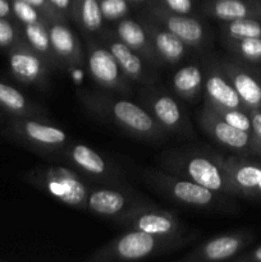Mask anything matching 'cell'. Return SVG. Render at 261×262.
I'll return each mask as SVG.
<instances>
[{"label": "cell", "mask_w": 261, "mask_h": 262, "mask_svg": "<svg viewBox=\"0 0 261 262\" xmlns=\"http://www.w3.org/2000/svg\"><path fill=\"white\" fill-rule=\"evenodd\" d=\"M78 100L90 114L112 123L137 140L159 143L169 137L141 104L105 92L83 91L79 94Z\"/></svg>", "instance_id": "cell-1"}, {"label": "cell", "mask_w": 261, "mask_h": 262, "mask_svg": "<svg viewBox=\"0 0 261 262\" xmlns=\"http://www.w3.org/2000/svg\"><path fill=\"white\" fill-rule=\"evenodd\" d=\"M224 159L222 154L207 147L186 146L161 152L158 156V164L168 173L196 182L217 193L232 196Z\"/></svg>", "instance_id": "cell-2"}, {"label": "cell", "mask_w": 261, "mask_h": 262, "mask_svg": "<svg viewBox=\"0 0 261 262\" xmlns=\"http://www.w3.org/2000/svg\"><path fill=\"white\" fill-rule=\"evenodd\" d=\"M194 233L182 237H163L140 230H125L86 257L87 262H127L160 257L191 245Z\"/></svg>", "instance_id": "cell-3"}, {"label": "cell", "mask_w": 261, "mask_h": 262, "mask_svg": "<svg viewBox=\"0 0 261 262\" xmlns=\"http://www.w3.org/2000/svg\"><path fill=\"white\" fill-rule=\"evenodd\" d=\"M142 177L148 188L174 204L219 214L235 210L234 202L232 201L233 196L217 193L196 182L177 177L163 169L147 168L142 171Z\"/></svg>", "instance_id": "cell-4"}, {"label": "cell", "mask_w": 261, "mask_h": 262, "mask_svg": "<svg viewBox=\"0 0 261 262\" xmlns=\"http://www.w3.org/2000/svg\"><path fill=\"white\" fill-rule=\"evenodd\" d=\"M0 133L12 142L37 154L45 159L56 160L71 137L63 128L49 119L5 117L0 124Z\"/></svg>", "instance_id": "cell-5"}, {"label": "cell", "mask_w": 261, "mask_h": 262, "mask_svg": "<svg viewBox=\"0 0 261 262\" xmlns=\"http://www.w3.org/2000/svg\"><path fill=\"white\" fill-rule=\"evenodd\" d=\"M25 181L63 205L86 211L91 183L63 164L33 166L25 174Z\"/></svg>", "instance_id": "cell-6"}, {"label": "cell", "mask_w": 261, "mask_h": 262, "mask_svg": "<svg viewBox=\"0 0 261 262\" xmlns=\"http://www.w3.org/2000/svg\"><path fill=\"white\" fill-rule=\"evenodd\" d=\"M56 160L79 174L89 183L112 187L127 186L124 174L112 160L83 143L71 141Z\"/></svg>", "instance_id": "cell-7"}, {"label": "cell", "mask_w": 261, "mask_h": 262, "mask_svg": "<svg viewBox=\"0 0 261 262\" xmlns=\"http://www.w3.org/2000/svg\"><path fill=\"white\" fill-rule=\"evenodd\" d=\"M140 102L169 136L191 138L194 136L191 120L178 99L159 87L143 86Z\"/></svg>", "instance_id": "cell-8"}, {"label": "cell", "mask_w": 261, "mask_h": 262, "mask_svg": "<svg viewBox=\"0 0 261 262\" xmlns=\"http://www.w3.org/2000/svg\"><path fill=\"white\" fill-rule=\"evenodd\" d=\"M86 67L92 81L101 89L117 94L129 95L132 82L124 76L119 64L97 36H83Z\"/></svg>", "instance_id": "cell-9"}, {"label": "cell", "mask_w": 261, "mask_h": 262, "mask_svg": "<svg viewBox=\"0 0 261 262\" xmlns=\"http://www.w3.org/2000/svg\"><path fill=\"white\" fill-rule=\"evenodd\" d=\"M171 33L181 38L191 50L204 53L211 45V32L204 20L194 14H181L160 7L150 0L145 12Z\"/></svg>", "instance_id": "cell-10"}, {"label": "cell", "mask_w": 261, "mask_h": 262, "mask_svg": "<svg viewBox=\"0 0 261 262\" xmlns=\"http://www.w3.org/2000/svg\"><path fill=\"white\" fill-rule=\"evenodd\" d=\"M114 223L124 230H140L163 237H182L187 234L186 228L174 212L161 209L151 201L125 212Z\"/></svg>", "instance_id": "cell-11"}, {"label": "cell", "mask_w": 261, "mask_h": 262, "mask_svg": "<svg viewBox=\"0 0 261 262\" xmlns=\"http://www.w3.org/2000/svg\"><path fill=\"white\" fill-rule=\"evenodd\" d=\"M150 200L129 187L95 186L90 187L86 201V211L96 216L112 219L113 222Z\"/></svg>", "instance_id": "cell-12"}, {"label": "cell", "mask_w": 261, "mask_h": 262, "mask_svg": "<svg viewBox=\"0 0 261 262\" xmlns=\"http://www.w3.org/2000/svg\"><path fill=\"white\" fill-rule=\"evenodd\" d=\"M197 123L207 137L222 147L232 151L234 155L253 156L251 132L230 125L206 105H202L197 113Z\"/></svg>", "instance_id": "cell-13"}, {"label": "cell", "mask_w": 261, "mask_h": 262, "mask_svg": "<svg viewBox=\"0 0 261 262\" xmlns=\"http://www.w3.org/2000/svg\"><path fill=\"white\" fill-rule=\"evenodd\" d=\"M8 66L17 81L46 91L50 87L51 67L25 40L8 50Z\"/></svg>", "instance_id": "cell-14"}, {"label": "cell", "mask_w": 261, "mask_h": 262, "mask_svg": "<svg viewBox=\"0 0 261 262\" xmlns=\"http://www.w3.org/2000/svg\"><path fill=\"white\" fill-rule=\"evenodd\" d=\"M255 239V234L251 230H237L215 235L186 255L178 258L181 262H219L232 261L247 246Z\"/></svg>", "instance_id": "cell-15"}, {"label": "cell", "mask_w": 261, "mask_h": 262, "mask_svg": "<svg viewBox=\"0 0 261 262\" xmlns=\"http://www.w3.org/2000/svg\"><path fill=\"white\" fill-rule=\"evenodd\" d=\"M97 37L113 54L124 76L132 83L141 84V86H151L155 83L156 74L154 72L155 68L143 60L138 54L130 50L123 41H120L114 31L105 26Z\"/></svg>", "instance_id": "cell-16"}, {"label": "cell", "mask_w": 261, "mask_h": 262, "mask_svg": "<svg viewBox=\"0 0 261 262\" xmlns=\"http://www.w3.org/2000/svg\"><path fill=\"white\" fill-rule=\"evenodd\" d=\"M219 61L247 112L261 110V68L230 55Z\"/></svg>", "instance_id": "cell-17"}, {"label": "cell", "mask_w": 261, "mask_h": 262, "mask_svg": "<svg viewBox=\"0 0 261 262\" xmlns=\"http://www.w3.org/2000/svg\"><path fill=\"white\" fill-rule=\"evenodd\" d=\"M224 166L233 197L261 201V160L253 156H225Z\"/></svg>", "instance_id": "cell-18"}, {"label": "cell", "mask_w": 261, "mask_h": 262, "mask_svg": "<svg viewBox=\"0 0 261 262\" xmlns=\"http://www.w3.org/2000/svg\"><path fill=\"white\" fill-rule=\"evenodd\" d=\"M204 105L217 109L247 110L238 96L225 72L220 66L219 59H209L205 66Z\"/></svg>", "instance_id": "cell-19"}, {"label": "cell", "mask_w": 261, "mask_h": 262, "mask_svg": "<svg viewBox=\"0 0 261 262\" xmlns=\"http://www.w3.org/2000/svg\"><path fill=\"white\" fill-rule=\"evenodd\" d=\"M49 36L54 54L60 64L61 71H73L86 66L84 48L76 33L66 20L49 22Z\"/></svg>", "instance_id": "cell-20"}, {"label": "cell", "mask_w": 261, "mask_h": 262, "mask_svg": "<svg viewBox=\"0 0 261 262\" xmlns=\"http://www.w3.org/2000/svg\"><path fill=\"white\" fill-rule=\"evenodd\" d=\"M138 19L147 31L156 55L163 66H174L181 63L186 58L191 49L181 38L177 37L168 28L161 26L158 20L151 18L146 13H142Z\"/></svg>", "instance_id": "cell-21"}, {"label": "cell", "mask_w": 261, "mask_h": 262, "mask_svg": "<svg viewBox=\"0 0 261 262\" xmlns=\"http://www.w3.org/2000/svg\"><path fill=\"white\" fill-rule=\"evenodd\" d=\"M113 31L120 41H123L130 50L138 54L150 66H153L155 69L163 67L151 43L150 36L140 19H133L129 17L123 18L115 23Z\"/></svg>", "instance_id": "cell-22"}, {"label": "cell", "mask_w": 261, "mask_h": 262, "mask_svg": "<svg viewBox=\"0 0 261 262\" xmlns=\"http://www.w3.org/2000/svg\"><path fill=\"white\" fill-rule=\"evenodd\" d=\"M200 10L205 17L219 23L261 18V0H204Z\"/></svg>", "instance_id": "cell-23"}, {"label": "cell", "mask_w": 261, "mask_h": 262, "mask_svg": "<svg viewBox=\"0 0 261 262\" xmlns=\"http://www.w3.org/2000/svg\"><path fill=\"white\" fill-rule=\"evenodd\" d=\"M0 110L8 117L50 120V114L45 107L31 101L19 90L3 81H0Z\"/></svg>", "instance_id": "cell-24"}, {"label": "cell", "mask_w": 261, "mask_h": 262, "mask_svg": "<svg viewBox=\"0 0 261 262\" xmlns=\"http://www.w3.org/2000/svg\"><path fill=\"white\" fill-rule=\"evenodd\" d=\"M205 66L206 61L202 64H187L173 74L170 81L171 91L177 97L187 102L197 101L201 94H204Z\"/></svg>", "instance_id": "cell-25"}, {"label": "cell", "mask_w": 261, "mask_h": 262, "mask_svg": "<svg viewBox=\"0 0 261 262\" xmlns=\"http://www.w3.org/2000/svg\"><path fill=\"white\" fill-rule=\"evenodd\" d=\"M71 19L76 22L83 36H97L105 28L99 0H72Z\"/></svg>", "instance_id": "cell-26"}, {"label": "cell", "mask_w": 261, "mask_h": 262, "mask_svg": "<svg viewBox=\"0 0 261 262\" xmlns=\"http://www.w3.org/2000/svg\"><path fill=\"white\" fill-rule=\"evenodd\" d=\"M23 40L40 54L53 71H61L60 64L54 54L49 36V20H38L30 25H20Z\"/></svg>", "instance_id": "cell-27"}, {"label": "cell", "mask_w": 261, "mask_h": 262, "mask_svg": "<svg viewBox=\"0 0 261 262\" xmlns=\"http://www.w3.org/2000/svg\"><path fill=\"white\" fill-rule=\"evenodd\" d=\"M222 45L230 56L245 63L261 64V37L222 38Z\"/></svg>", "instance_id": "cell-28"}, {"label": "cell", "mask_w": 261, "mask_h": 262, "mask_svg": "<svg viewBox=\"0 0 261 262\" xmlns=\"http://www.w3.org/2000/svg\"><path fill=\"white\" fill-rule=\"evenodd\" d=\"M220 38H248L261 37V18L220 22Z\"/></svg>", "instance_id": "cell-29"}, {"label": "cell", "mask_w": 261, "mask_h": 262, "mask_svg": "<svg viewBox=\"0 0 261 262\" xmlns=\"http://www.w3.org/2000/svg\"><path fill=\"white\" fill-rule=\"evenodd\" d=\"M22 40L23 36L19 23L10 18H0V49L8 51Z\"/></svg>", "instance_id": "cell-30"}, {"label": "cell", "mask_w": 261, "mask_h": 262, "mask_svg": "<svg viewBox=\"0 0 261 262\" xmlns=\"http://www.w3.org/2000/svg\"><path fill=\"white\" fill-rule=\"evenodd\" d=\"M14 19L19 25H30L38 20H48L35 7L28 4L25 0H10Z\"/></svg>", "instance_id": "cell-31"}, {"label": "cell", "mask_w": 261, "mask_h": 262, "mask_svg": "<svg viewBox=\"0 0 261 262\" xmlns=\"http://www.w3.org/2000/svg\"><path fill=\"white\" fill-rule=\"evenodd\" d=\"M105 22H118L128 17L129 0H99Z\"/></svg>", "instance_id": "cell-32"}, {"label": "cell", "mask_w": 261, "mask_h": 262, "mask_svg": "<svg viewBox=\"0 0 261 262\" xmlns=\"http://www.w3.org/2000/svg\"><path fill=\"white\" fill-rule=\"evenodd\" d=\"M211 109V107H210ZM216 114H219L225 122L229 123L233 127L238 129L251 132L252 130V122H251L250 113L243 109H217L214 110Z\"/></svg>", "instance_id": "cell-33"}, {"label": "cell", "mask_w": 261, "mask_h": 262, "mask_svg": "<svg viewBox=\"0 0 261 262\" xmlns=\"http://www.w3.org/2000/svg\"><path fill=\"white\" fill-rule=\"evenodd\" d=\"M160 7L181 14H194L197 10L196 0H153Z\"/></svg>", "instance_id": "cell-34"}, {"label": "cell", "mask_w": 261, "mask_h": 262, "mask_svg": "<svg viewBox=\"0 0 261 262\" xmlns=\"http://www.w3.org/2000/svg\"><path fill=\"white\" fill-rule=\"evenodd\" d=\"M250 117L252 122V147H253V158L261 156V110H251Z\"/></svg>", "instance_id": "cell-35"}, {"label": "cell", "mask_w": 261, "mask_h": 262, "mask_svg": "<svg viewBox=\"0 0 261 262\" xmlns=\"http://www.w3.org/2000/svg\"><path fill=\"white\" fill-rule=\"evenodd\" d=\"M25 2H27L28 4L35 7L36 9L49 20V22H51V20H66V22H68V20H67L66 18L51 5V3L49 2V0H25Z\"/></svg>", "instance_id": "cell-36"}, {"label": "cell", "mask_w": 261, "mask_h": 262, "mask_svg": "<svg viewBox=\"0 0 261 262\" xmlns=\"http://www.w3.org/2000/svg\"><path fill=\"white\" fill-rule=\"evenodd\" d=\"M232 261L234 262H261V246L250 251H243L235 256Z\"/></svg>", "instance_id": "cell-37"}, {"label": "cell", "mask_w": 261, "mask_h": 262, "mask_svg": "<svg viewBox=\"0 0 261 262\" xmlns=\"http://www.w3.org/2000/svg\"><path fill=\"white\" fill-rule=\"evenodd\" d=\"M54 8L66 18L67 20L71 19V9H72V0H49Z\"/></svg>", "instance_id": "cell-38"}, {"label": "cell", "mask_w": 261, "mask_h": 262, "mask_svg": "<svg viewBox=\"0 0 261 262\" xmlns=\"http://www.w3.org/2000/svg\"><path fill=\"white\" fill-rule=\"evenodd\" d=\"M0 18H10V19H14L10 0H0Z\"/></svg>", "instance_id": "cell-39"}, {"label": "cell", "mask_w": 261, "mask_h": 262, "mask_svg": "<svg viewBox=\"0 0 261 262\" xmlns=\"http://www.w3.org/2000/svg\"><path fill=\"white\" fill-rule=\"evenodd\" d=\"M129 2H133V3H148L150 0H129Z\"/></svg>", "instance_id": "cell-40"}, {"label": "cell", "mask_w": 261, "mask_h": 262, "mask_svg": "<svg viewBox=\"0 0 261 262\" xmlns=\"http://www.w3.org/2000/svg\"><path fill=\"white\" fill-rule=\"evenodd\" d=\"M3 120H4V115L0 114V124H2V123H3Z\"/></svg>", "instance_id": "cell-41"}]
</instances>
